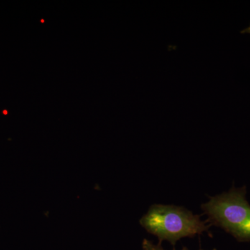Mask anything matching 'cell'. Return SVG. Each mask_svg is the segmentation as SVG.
<instances>
[{
    "mask_svg": "<svg viewBox=\"0 0 250 250\" xmlns=\"http://www.w3.org/2000/svg\"><path fill=\"white\" fill-rule=\"evenodd\" d=\"M246 195V187L232 188L201 206L210 226L223 229L239 242L250 241V205Z\"/></svg>",
    "mask_w": 250,
    "mask_h": 250,
    "instance_id": "2",
    "label": "cell"
},
{
    "mask_svg": "<svg viewBox=\"0 0 250 250\" xmlns=\"http://www.w3.org/2000/svg\"><path fill=\"white\" fill-rule=\"evenodd\" d=\"M140 224L148 232L159 238V243L164 241L175 246L177 241L186 237L202 234L207 231L210 225L202 221L199 215L174 205H154L143 215Z\"/></svg>",
    "mask_w": 250,
    "mask_h": 250,
    "instance_id": "1",
    "label": "cell"
},
{
    "mask_svg": "<svg viewBox=\"0 0 250 250\" xmlns=\"http://www.w3.org/2000/svg\"><path fill=\"white\" fill-rule=\"evenodd\" d=\"M143 250H166L161 246V244L155 245L152 243V241H149L147 239H144L143 241ZM182 250H188L187 248H183ZM200 250H205L200 249ZM210 250H217L216 249H213Z\"/></svg>",
    "mask_w": 250,
    "mask_h": 250,
    "instance_id": "3",
    "label": "cell"
},
{
    "mask_svg": "<svg viewBox=\"0 0 250 250\" xmlns=\"http://www.w3.org/2000/svg\"><path fill=\"white\" fill-rule=\"evenodd\" d=\"M250 34V26L249 27L247 28V29H244V30L241 31V34Z\"/></svg>",
    "mask_w": 250,
    "mask_h": 250,
    "instance_id": "4",
    "label": "cell"
}]
</instances>
